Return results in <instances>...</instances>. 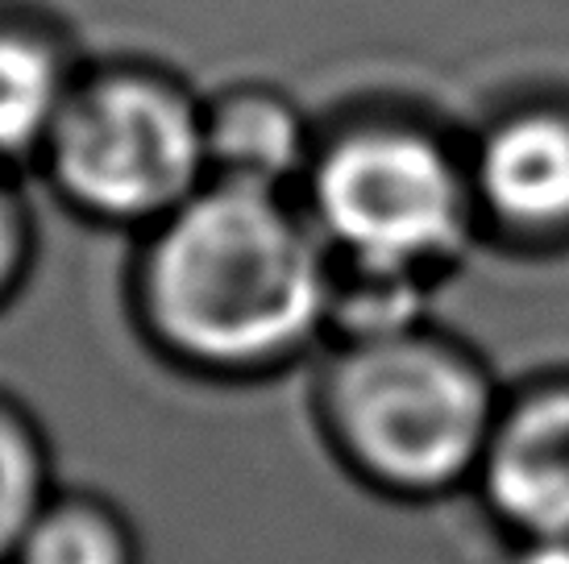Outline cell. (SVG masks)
<instances>
[{"label": "cell", "mask_w": 569, "mask_h": 564, "mask_svg": "<svg viewBox=\"0 0 569 564\" xmlns=\"http://www.w3.org/2000/svg\"><path fill=\"white\" fill-rule=\"evenodd\" d=\"M337 262L283 191L212 179L146 236L142 299L162 345L258 374L329 336Z\"/></svg>", "instance_id": "cell-1"}, {"label": "cell", "mask_w": 569, "mask_h": 564, "mask_svg": "<svg viewBox=\"0 0 569 564\" xmlns=\"http://www.w3.org/2000/svg\"><path fill=\"white\" fill-rule=\"evenodd\" d=\"M320 411L349 470L420 498L478 477L503 399L482 361L411 324L337 341L320 361Z\"/></svg>", "instance_id": "cell-2"}, {"label": "cell", "mask_w": 569, "mask_h": 564, "mask_svg": "<svg viewBox=\"0 0 569 564\" xmlns=\"http://www.w3.org/2000/svg\"><path fill=\"white\" fill-rule=\"evenodd\" d=\"M308 216L346 274L432 286L482 224L470 158L399 121H362L320 141Z\"/></svg>", "instance_id": "cell-3"}, {"label": "cell", "mask_w": 569, "mask_h": 564, "mask_svg": "<svg viewBox=\"0 0 569 564\" xmlns=\"http://www.w3.org/2000/svg\"><path fill=\"white\" fill-rule=\"evenodd\" d=\"M42 158L83 212L154 229L204 188V95L142 67L92 71L76 83Z\"/></svg>", "instance_id": "cell-4"}, {"label": "cell", "mask_w": 569, "mask_h": 564, "mask_svg": "<svg viewBox=\"0 0 569 564\" xmlns=\"http://www.w3.org/2000/svg\"><path fill=\"white\" fill-rule=\"evenodd\" d=\"M478 216L520 241L569 236V109L528 104L499 117L470 150Z\"/></svg>", "instance_id": "cell-5"}, {"label": "cell", "mask_w": 569, "mask_h": 564, "mask_svg": "<svg viewBox=\"0 0 569 564\" xmlns=\"http://www.w3.org/2000/svg\"><path fill=\"white\" fill-rule=\"evenodd\" d=\"M478 482L528 544H569V382L503 399Z\"/></svg>", "instance_id": "cell-6"}, {"label": "cell", "mask_w": 569, "mask_h": 564, "mask_svg": "<svg viewBox=\"0 0 569 564\" xmlns=\"http://www.w3.org/2000/svg\"><path fill=\"white\" fill-rule=\"evenodd\" d=\"M208 171L217 179L287 191L308 179L317 129L300 95L279 83H233L204 100Z\"/></svg>", "instance_id": "cell-7"}, {"label": "cell", "mask_w": 569, "mask_h": 564, "mask_svg": "<svg viewBox=\"0 0 569 564\" xmlns=\"http://www.w3.org/2000/svg\"><path fill=\"white\" fill-rule=\"evenodd\" d=\"M80 67L42 26L0 17V167L47 154Z\"/></svg>", "instance_id": "cell-8"}, {"label": "cell", "mask_w": 569, "mask_h": 564, "mask_svg": "<svg viewBox=\"0 0 569 564\" xmlns=\"http://www.w3.org/2000/svg\"><path fill=\"white\" fill-rule=\"evenodd\" d=\"M9 564H138L126 518L83 494H54Z\"/></svg>", "instance_id": "cell-9"}, {"label": "cell", "mask_w": 569, "mask_h": 564, "mask_svg": "<svg viewBox=\"0 0 569 564\" xmlns=\"http://www.w3.org/2000/svg\"><path fill=\"white\" fill-rule=\"evenodd\" d=\"M50 498L54 482L42 440L21 411L0 403V564L13 561L17 544Z\"/></svg>", "instance_id": "cell-10"}, {"label": "cell", "mask_w": 569, "mask_h": 564, "mask_svg": "<svg viewBox=\"0 0 569 564\" xmlns=\"http://www.w3.org/2000/svg\"><path fill=\"white\" fill-rule=\"evenodd\" d=\"M21 253H26V220H21L17 191L9 183V167H0V295L13 282Z\"/></svg>", "instance_id": "cell-11"}]
</instances>
